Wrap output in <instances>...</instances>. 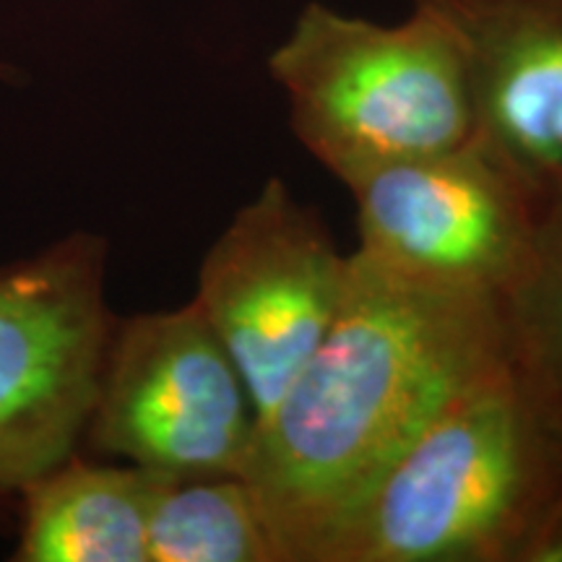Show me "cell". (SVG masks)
Returning a JSON list of instances; mask_svg holds the SVG:
<instances>
[{
	"instance_id": "obj_10",
	"label": "cell",
	"mask_w": 562,
	"mask_h": 562,
	"mask_svg": "<svg viewBox=\"0 0 562 562\" xmlns=\"http://www.w3.org/2000/svg\"><path fill=\"white\" fill-rule=\"evenodd\" d=\"M149 562H284L245 476H159Z\"/></svg>"
},
{
	"instance_id": "obj_6",
	"label": "cell",
	"mask_w": 562,
	"mask_h": 562,
	"mask_svg": "<svg viewBox=\"0 0 562 562\" xmlns=\"http://www.w3.org/2000/svg\"><path fill=\"white\" fill-rule=\"evenodd\" d=\"M364 258L393 277L503 302L529 269L544 193L476 140L349 182Z\"/></svg>"
},
{
	"instance_id": "obj_12",
	"label": "cell",
	"mask_w": 562,
	"mask_h": 562,
	"mask_svg": "<svg viewBox=\"0 0 562 562\" xmlns=\"http://www.w3.org/2000/svg\"><path fill=\"white\" fill-rule=\"evenodd\" d=\"M521 562H562V495L539 531L533 533Z\"/></svg>"
},
{
	"instance_id": "obj_7",
	"label": "cell",
	"mask_w": 562,
	"mask_h": 562,
	"mask_svg": "<svg viewBox=\"0 0 562 562\" xmlns=\"http://www.w3.org/2000/svg\"><path fill=\"white\" fill-rule=\"evenodd\" d=\"M347 261L318 211L281 178L266 180L203 256L193 300L240 370L258 422L331 328Z\"/></svg>"
},
{
	"instance_id": "obj_11",
	"label": "cell",
	"mask_w": 562,
	"mask_h": 562,
	"mask_svg": "<svg viewBox=\"0 0 562 562\" xmlns=\"http://www.w3.org/2000/svg\"><path fill=\"white\" fill-rule=\"evenodd\" d=\"M503 321L513 375L562 446V175L544 191L529 269Z\"/></svg>"
},
{
	"instance_id": "obj_8",
	"label": "cell",
	"mask_w": 562,
	"mask_h": 562,
	"mask_svg": "<svg viewBox=\"0 0 562 562\" xmlns=\"http://www.w3.org/2000/svg\"><path fill=\"white\" fill-rule=\"evenodd\" d=\"M459 40L474 140L539 191L562 175V0H412Z\"/></svg>"
},
{
	"instance_id": "obj_4",
	"label": "cell",
	"mask_w": 562,
	"mask_h": 562,
	"mask_svg": "<svg viewBox=\"0 0 562 562\" xmlns=\"http://www.w3.org/2000/svg\"><path fill=\"white\" fill-rule=\"evenodd\" d=\"M108 252L102 235L70 232L0 266V503L79 453L117 321Z\"/></svg>"
},
{
	"instance_id": "obj_1",
	"label": "cell",
	"mask_w": 562,
	"mask_h": 562,
	"mask_svg": "<svg viewBox=\"0 0 562 562\" xmlns=\"http://www.w3.org/2000/svg\"><path fill=\"white\" fill-rule=\"evenodd\" d=\"M503 362L501 302L427 290L351 252L339 313L258 422L245 472L281 560L313 562L425 427Z\"/></svg>"
},
{
	"instance_id": "obj_9",
	"label": "cell",
	"mask_w": 562,
	"mask_h": 562,
	"mask_svg": "<svg viewBox=\"0 0 562 562\" xmlns=\"http://www.w3.org/2000/svg\"><path fill=\"white\" fill-rule=\"evenodd\" d=\"M159 476L74 453L21 490L16 562H149Z\"/></svg>"
},
{
	"instance_id": "obj_5",
	"label": "cell",
	"mask_w": 562,
	"mask_h": 562,
	"mask_svg": "<svg viewBox=\"0 0 562 562\" xmlns=\"http://www.w3.org/2000/svg\"><path fill=\"white\" fill-rule=\"evenodd\" d=\"M258 414L199 302L117 318L83 442L154 476H245Z\"/></svg>"
},
{
	"instance_id": "obj_3",
	"label": "cell",
	"mask_w": 562,
	"mask_h": 562,
	"mask_svg": "<svg viewBox=\"0 0 562 562\" xmlns=\"http://www.w3.org/2000/svg\"><path fill=\"white\" fill-rule=\"evenodd\" d=\"M294 138L344 188L378 167L463 146L474 91L459 40L412 5L398 24L313 0L269 55Z\"/></svg>"
},
{
	"instance_id": "obj_2",
	"label": "cell",
	"mask_w": 562,
	"mask_h": 562,
	"mask_svg": "<svg viewBox=\"0 0 562 562\" xmlns=\"http://www.w3.org/2000/svg\"><path fill=\"white\" fill-rule=\"evenodd\" d=\"M562 495V446L510 362L398 456L313 562H521Z\"/></svg>"
}]
</instances>
